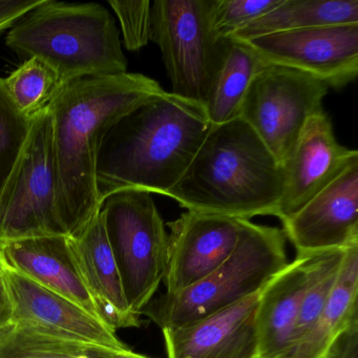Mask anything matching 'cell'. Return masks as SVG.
<instances>
[{
	"label": "cell",
	"instance_id": "cell-8",
	"mask_svg": "<svg viewBox=\"0 0 358 358\" xmlns=\"http://www.w3.org/2000/svg\"><path fill=\"white\" fill-rule=\"evenodd\" d=\"M131 312L141 316L164 280L169 234L152 194L122 190L100 208Z\"/></svg>",
	"mask_w": 358,
	"mask_h": 358
},
{
	"label": "cell",
	"instance_id": "cell-21",
	"mask_svg": "<svg viewBox=\"0 0 358 358\" xmlns=\"http://www.w3.org/2000/svg\"><path fill=\"white\" fill-rule=\"evenodd\" d=\"M265 62L244 41L231 38L204 110L211 125L238 118L247 90Z\"/></svg>",
	"mask_w": 358,
	"mask_h": 358
},
{
	"label": "cell",
	"instance_id": "cell-27",
	"mask_svg": "<svg viewBox=\"0 0 358 358\" xmlns=\"http://www.w3.org/2000/svg\"><path fill=\"white\" fill-rule=\"evenodd\" d=\"M108 3L120 22L124 47L136 52L148 45L152 28V1L108 0Z\"/></svg>",
	"mask_w": 358,
	"mask_h": 358
},
{
	"label": "cell",
	"instance_id": "cell-18",
	"mask_svg": "<svg viewBox=\"0 0 358 358\" xmlns=\"http://www.w3.org/2000/svg\"><path fill=\"white\" fill-rule=\"evenodd\" d=\"M312 257H295L266 285L257 314L259 358H282L292 347Z\"/></svg>",
	"mask_w": 358,
	"mask_h": 358
},
{
	"label": "cell",
	"instance_id": "cell-12",
	"mask_svg": "<svg viewBox=\"0 0 358 358\" xmlns=\"http://www.w3.org/2000/svg\"><path fill=\"white\" fill-rule=\"evenodd\" d=\"M282 224L296 257L357 246L358 161Z\"/></svg>",
	"mask_w": 358,
	"mask_h": 358
},
{
	"label": "cell",
	"instance_id": "cell-10",
	"mask_svg": "<svg viewBox=\"0 0 358 358\" xmlns=\"http://www.w3.org/2000/svg\"><path fill=\"white\" fill-rule=\"evenodd\" d=\"M240 41L265 64L305 73L329 89H343L358 75V24L271 33Z\"/></svg>",
	"mask_w": 358,
	"mask_h": 358
},
{
	"label": "cell",
	"instance_id": "cell-20",
	"mask_svg": "<svg viewBox=\"0 0 358 358\" xmlns=\"http://www.w3.org/2000/svg\"><path fill=\"white\" fill-rule=\"evenodd\" d=\"M336 24H358V0H282L231 38L247 41L271 33Z\"/></svg>",
	"mask_w": 358,
	"mask_h": 358
},
{
	"label": "cell",
	"instance_id": "cell-14",
	"mask_svg": "<svg viewBox=\"0 0 358 358\" xmlns=\"http://www.w3.org/2000/svg\"><path fill=\"white\" fill-rule=\"evenodd\" d=\"M358 161V152L337 141L330 117L317 113L306 123L284 169V190L275 217L288 219Z\"/></svg>",
	"mask_w": 358,
	"mask_h": 358
},
{
	"label": "cell",
	"instance_id": "cell-23",
	"mask_svg": "<svg viewBox=\"0 0 358 358\" xmlns=\"http://www.w3.org/2000/svg\"><path fill=\"white\" fill-rule=\"evenodd\" d=\"M347 250L316 255L310 261L309 280L295 324L292 345L313 326L324 309L336 284Z\"/></svg>",
	"mask_w": 358,
	"mask_h": 358
},
{
	"label": "cell",
	"instance_id": "cell-15",
	"mask_svg": "<svg viewBox=\"0 0 358 358\" xmlns=\"http://www.w3.org/2000/svg\"><path fill=\"white\" fill-rule=\"evenodd\" d=\"M266 285L200 322L163 329L167 358H259L257 314Z\"/></svg>",
	"mask_w": 358,
	"mask_h": 358
},
{
	"label": "cell",
	"instance_id": "cell-17",
	"mask_svg": "<svg viewBox=\"0 0 358 358\" xmlns=\"http://www.w3.org/2000/svg\"><path fill=\"white\" fill-rule=\"evenodd\" d=\"M68 236L27 238L1 245L0 249L8 267L29 276L103 322L73 259Z\"/></svg>",
	"mask_w": 358,
	"mask_h": 358
},
{
	"label": "cell",
	"instance_id": "cell-6",
	"mask_svg": "<svg viewBox=\"0 0 358 358\" xmlns=\"http://www.w3.org/2000/svg\"><path fill=\"white\" fill-rule=\"evenodd\" d=\"M68 236L59 205L49 108L32 117L24 145L0 187V246L15 241Z\"/></svg>",
	"mask_w": 358,
	"mask_h": 358
},
{
	"label": "cell",
	"instance_id": "cell-13",
	"mask_svg": "<svg viewBox=\"0 0 358 358\" xmlns=\"http://www.w3.org/2000/svg\"><path fill=\"white\" fill-rule=\"evenodd\" d=\"M166 225V293L185 290L213 273L234 252L242 230L241 220L188 210Z\"/></svg>",
	"mask_w": 358,
	"mask_h": 358
},
{
	"label": "cell",
	"instance_id": "cell-26",
	"mask_svg": "<svg viewBox=\"0 0 358 358\" xmlns=\"http://www.w3.org/2000/svg\"><path fill=\"white\" fill-rule=\"evenodd\" d=\"M282 0H213L211 28L220 39H230L238 31L268 12Z\"/></svg>",
	"mask_w": 358,
	"mask_h": 358
},
{
	"label": "cell",
	"instance_id": "cell-4",
	"mask_svg": "<svg viewBox=\"0 0 358 358\" xmlns=\"http://www.w3.org/2000/svg\"><path fill=\"white\" fill-rule=\"evenodd\" d=\"M6 43L20 56L45 62L62 87L85 77L127 72L116 22L97 3L43 0L12 27Z\"/></svg>",
	"mask_w": 358,
	"mask_h": 358
},
{
	"label": "cell",
	"instance_id": "cell-16",
	"mask_svg": "<svg viewBox=\"0 0 358 358\" xmlns=\"http://www.w3.org/2000/svg\"><path fill=\"white\" fill-rule=\"evenodd\" d=\"M68 240L73 259L101 320L116 331L139 328L141 320L131 312L125 297L101 211Z\"/></svg>",
	"mask_w": 358,
	"mask_h": 358
},
{
	"label": "cell",
	"instance_id": "cell-3",
	"mask_svg": "<svg viewBox=\"0 0 358 358\" xmlns=\"http://www.w3.org/2000/svg\"><path fill=\"white\" fill-rule=\"evenodd\" d=\"M284 180L282 165L238 117L211 127L167 196L188 211L238 220L275 217Z\"/></svg>",
	"mask_w": 358,
	"mask_h": 358
},
{
	"label": "cell",
	"instance_id": "cell-9",
	"mask_svg": "<svg viewBox=\"0 0 358 358\" xmlns=\"http://www.w3.org/2000/svg\"><path fill=\"white\" fill-rule=\"evenodd\" d=\"M328 91L324 83L310 75L266 64L251 81L238 117L284 166L306 123L324 110Z\"/></svg>",
	"mask_w": 358,
	"mask_h": 358
},
{
	"label": "cell",
	"instance_id": "cell-19",
	"mask_svg": "<svg viewBox=\"0 0 358 358\" xmlns=\"http://www.w3.org/2000/svg\"><path fill=\"white\" fill-rule=\"evenodd\" d=\"M358 245L345 252L334 289L308 332L282 358H329L343 335L358 324Z\"/></svg>",
	"mask_w": 358,
	"mask_h": 358
},
{
	"label": "cell",
	"instance_id": "cell-7",
	"mask_svg": "<svg viewBox=\"0 0 358 358\" xmlns=\"http://www.w3.org/2000/svg\"><path fill=\"white\" fill-rule=\"evenodd\" d=\"M213 0H155L150 41L161 51L171 94L204 108L229 49L211 28Z\"/></svg>",
	"mask_w": 358,
	"mask_h": 358
},
{
	"label": "cell",
	"instance_id": "cell-30",
	"mask_svg": "<svg viewBox=\"0 0 358 358\" xmlns=\"http://www.w3.org/2000/svg\"><path fill=\"white\" fill-rule=\"evenodd\" d=\"M6 268H7V264L0 249V327L6 326L11 322V307H10L5 280H3Z\"/></svg>",
	"mask_w": 358,
	"mask_h": 358
},
{
	"label": "cell",
	"instance_id": "cell-5",
	"mask_svg": "<svg viewBox=\"0 0 358 358\" xmlns=\"http://www.w3.org/2000/svg\"><path fill=\"white\" fill-rule=\"evenodd\" d=\"M234 252L200 282L178 293L154 297L141 315L161 330L200 322L257 292L289 264L280 228L241 220Z\"/></svg>",
	"mask_w": 358,
	"mask_h": 358
},
{
	"label": "cell",
	"instance_id": "cell-11",
	"mask_svg": "<svg viewBox=\"0 0 358 358\" xmlns=\"http://www.w3.org/2000/svg\"><path fill=\"white\" fill-rule=\"evenodd\" d=\"M3 280L12 324L75 343L129 349L106 322L29 276L7 266Z\"/></svg>",
	"mask_w": 358,
	"mask_h": 358
},
{
	"label": "cell",
	"instance_id": "cell-1",
	"mask_svg": "<svg viewBox=\"0 0 358 358\" xmlns=\"http://www.w3.org/2000/svg\"><path fill=\"white\" fill-rule=\"evenodd\" d=\"M165 93L154 79L127 72L66 83L50 101L60 213L69 236L101 208L97 165L108 134L129 113Z\"/></svg>",
	"mask_w": 358,
	"mask_h": 358
},
{
	"label": "cell",
	"instance_id": "cell-25",
	"mask_svg": "<svg viewBox=\"0 0 358 358\" xmlns=\"http://www.w3.org/2000/svg\"><path fill=\"white\" fill-rule=\"evenodd\" d=\"M31 119L18 110L0 78V187L11 171L30 129Z\"/></svg>",
	"mask_w": 358,
	"mask_h": 358
},
{
	"label": "cell",
	"instance_id": "cell-22",
	"mask_svg": "<svg viewBox=\"0 0 358 358\" xmlns=\"http://www.w3.org/2000/svg\"><path fill=\"white\" fill-rule=\"evenodd\" d=\"M3 80L16 108L29 118L47 108L62 87L56 73L35 57L28 58Z\"/></svg>",
	"mask_w": 358,
	"mask_h": 358
},
{
	"label": "cell",
	"instance_id": "cell-24",
	"mask_svg": "<svg viewBox=\"0 0 358 358\" xmlns=\"http://www.w3.org/2000/svg\"><path fill=\"white\" fill-rule=\"evenodd\" d=\"M87 345L12 322L0 327V358H89Z\"/></svg>",
	"mask_w": 358,
	"mask_h": 358
},
{
	"label": "cell",
	"instance_id": "cell-28",
	"mask_svg": "<svg viewBox=\"0 0 358 358\" xmlns=\"http://www.w3.org/2000/svg\"><path fill=\"white\" fill-rule=\"evenodd\" d=\"M329 358H358V324L343 335Z\"/></svg>",
	"mask_w": 358,
	"mask_h": 358
},
{
	"label": "cell",
	"instance_id": "cell-29",
	"mask_svg": "<svg viewBox=\"0 0 358 358\" xmlns=\"http://www.w3.org/2000/svg\"><path fill=\"white\" fill-rule=\"evenodd\" d=\"M85 353L89 358H150L141 354L135 353L131 349L114 350L98 345H87Z\"/></svg>",
	"mask_w": 358,
	"mask_h": 358
},
{
	"label": "cell",
	"instance_id": "cell-2",
	"mask_svg": "<svg viewBox=\"0 0 358 358\" xmlns=\"http://www.w3.org/2000/svg\"><path fill=\"white\" fill-rule=\"evenodd\" d=\"M213 127L202 106L167 92L129 113L113 127L100 150L101 205L122 190L167 196Z\"/></svg>",
	"mask_w": 358,
	"mask_h": 358
}]
</instances>
